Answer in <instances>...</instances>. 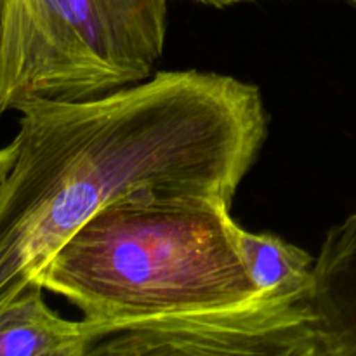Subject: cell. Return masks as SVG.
Segmentation results:
<instances>
[{
    "label": "cell",
    "mask_w": 356,
    "mask_h": 356,
    "mask_svg": "<svg viewBox=\"0 0 356 356\" xmlns=\"http://www.w3.org/2000/svg\"><path fill=\"white\" fill-rule=\"evenodd\" d=\"M16 111V138L0 148V309L115 202L232 204L268 136L259 87L200 70L156 72L83 101L33 97Z\"/></svg>",
    "instance_id": "cell-1"
},
{
    "label": "cell",
    "mask_w": 356,
    "mask_h": 356,
    "mask_svg": "<svg viewBox=\"0 0 356 356\" xmlns=\"http://www.w3.org/2000/svg\"><path fill=\"white\" fill-rule=\"evenodd\" d=\"M218 197H129L97 212L54 254L38 284L96 325L240 308L263 291L228 233Z\"/></svg>",
    "instance_id": "cell-2"
},
{
    "label": "cell",
    "mask_w": 356,
    "mask_h": 356,
    "mask_svg": "<svg viewBox=\"0 0 356 356\" xmlns=\"http://www.w3.org/2000/svg\"><path fill=\"white\" fill-rule=\"evenodd\" d=\"M169 0H0V117L33 97L83 101L153 75Z\"/></svg>",
    "instance_id": "cell-3"
},
{
    "label": "cell",
    "mask_w": 356,
    "mask_h": 356,
    "mask_svg": "<svg viewBox=\"0 0 356 356\" xmlns=\"http://www.w3.org/2000/svg\"><path fill=\"white\" fill-rule=\"evenodd\" d=\"M89 323L94 343L87 356H316L309 298H282L263 292L240 308L108 327Z\"/></svg>",
    "instance_id": "cell-4"
},
{
    "label": "cell",
    "mask_w": 356,
    "mask_h": 356,
    "mask_svg": "<svg viewBox=\"0 0 356 356\" xmlns=\"http://www.w3.org/2000/svg\"><path fill=\"white\" fill-rule=\"evenodd\" d=\"M309 308L316 356H356V207L323 238Z\"/></svg>",
    "instance_id": "cell-5"
},
{
    "label": "cell",
    "mask_w": 356,
    "mask_h": 356,
    "mask_svg": "<svg viewBox=\"0 0 356 356\" xmlns=\"http://www.w3.org/2000/svg\"><path fill=\"white\" fill-rule=\"evenodd\" d=\"M38 282L28 285L0 309V356H87L92 327L61 318L44 299Z\"/></svg>",
    "instance_id": "cell-6"
},
{
    "label": "cell",
    "mask_w": 356,
    "mask_h": 356,
    "mask_svg": "<svg viewBox=\"0 0 356 356\" xmlns=\"http://www.w3.org/2000/svg\"><path fill=\"white\" fill-rule=\"evenodd\" d=\"M228 233L247 275L259 291L282 298H309L315 257L270 233H252L228 218Z\"/></svg>",
    "instance_id": "cell-7"
},
{
    "label": "cell",
    "mask_w": 356,
    "mask_h": 356,
    "mask_svg": "<svg viewBox=\"0 0 356 356\" xmlns=\"http://www.w3.org/2000/svg\"><path fill=\"white\" fill-rule=\"evenodd\" d=\"M198 2L209 3V6H214V7H228V6H233V3L245 2V0H198Z\"/></svg>",
    "instance_id": "cell-8"
},
{
    "label": "cell",
    "mask_w": 356,
    "mask_h": 356,
    "mask_svg": "<svg viewBox=\"0 0 356 356\" xmlns=\"http://www.w3.org/2000/svg\"><path fill=\"white\" fill-rule=\"evenodd\" d=\"M346 2H350L351 6H355V7H356V0H346Z\"/></svg>",
    "instance_id": "cell-9"
}]
</instances>
